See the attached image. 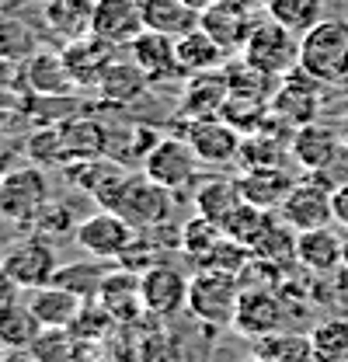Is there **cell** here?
Wrapping results in <instances>:
<instances>
[{
    "label": "cell",
    "mask_w": 348,
    "mask_h": 362,
    "mask_svg": "<svg viewBox=\"0 0 348 362\" xmlns=\"http://www.w3.org/2000/svg\"><path fill=\"white\" fill-rule=\"evenodd\" d=\"M25 77H28V88L35 90V98H66L77 88V81L66 70L63 52H39L35 49L25 63Z\"/></svg>",
    "instance_id": "obj_23"
},
{
    "label": "cell",
    "mask_w": 348,
    "mask_h": 362,
    "mask_svg": "<svg viewBox=\"0 0 348 362\" xmlns=\"http://www.w3.org/2000/svg\"><path fill=\"white\" fill-rule=\"evenodd\" d=\"M300 70L324 88L348 81V21L324 18L300 39Z\"/></svg>",
    "instance_id": "obj_1"
},
{
    "label": "cell",
    "mask_w": 348,
    "mask_h": 362,
    "mask_svg": "<svg viewBox=\"0 0 348 362\" xmlns=\"http://www.w3.org/2000/svg\"><path fill=\"white\" fill-rule=\"evenodd\" d=\"M150 88V77L143 74V66L136 59H112L98 81V90L108 105H132L136 98H143Z\"/></svg>",
    "instance_id": "obj_24"
},
{
    "label": "cell",
    "mask_w": 348,
    "mask_h": 362,
    "mask_svg": "<svg viewBox=\"0 0 348 362\" xmlns=\"http://www.w3.org/2000/svg\"><path fill=\"white\" fill-rule=\"evenodd\" d=\"M181 4H188L192 11H199V14H202V11H206L209 4H216V0H181Z\"/></svg>",
    "instance_id": "obj_48"
},
{
    "label": "cell",
    "mask_w": 348,
    "mask_h": 362,
    "mask_svg": "<svg viewBox=\"0 0 348 362\" xmlns=\"http://www.w3.org/2000/svg\"><path fill=\"white\" fill-rule=\"evenodd\" d=\"M174 45H178V63H181L185 77H192V74H206V70H216L219 63L226 59V52H223L202 28H192V32L178 35Z\"/></svg>",
    "instance_id": "obj_30"
},
{
    "label": "cell",
    "mask_w": 348,
    "mask_h": 362,
    "mask_svg": "<svg viewBox=\"0 0 348 362\" xmlns=\"http://www.w3.org/2000/svg\"><path fill=\"white\" fill-rule=\"evenodd\" d=\"M338 129H342V139H345V143H348V115H345V119H342V122H338Z\"/></svg>",
    "instance_id": "obj_49"
},
{
    "label": "cell",
    "mask_w": 348,
    "mask_h": 362,
    "mask_svg": "<svg viewBox=\"0 0 348 362\" xmlns=\"http://www.w3.org/2000/svg\"><path fill=\"white\" fill-rule=\"evenodd\" d=\"M331 209H335V223L348 230V185H338L331 192Z\"/></svg>",
    "instance_id": "obj_44"
},
{
    "label": "cell",
    "mask_w": 348,
    "mask_h": 362,
    "mask_svg": "<svg viewBox=\"0 0 348 362\" xmlns=\"http://www.w3.org/2000/svg\"><path fill=\"white\" fill-rule=\"evenodd\" d=\"M268 223H272V209H261V206H255V202L244 199V202L223 220V233L251 247L261 233H265V226Z\"/></svg>",
    "instance_id": "obj_38"
},
{
    "label": "cell",
    "mask_w": 348,
    "mask_h": 362,
    "mask_svg": "<svg viewBox=\"0 0 348 362\" xmlns=\"http://www.w3.org/2000/svg\"><path fill=\"white\" fill-rule=\"evenodd\" d=\"M240 56L248 63H255L258 70L282 81V77L300 70V35L282 28L279 21H272L265 14V18H258V25H255V32H251V39H248Z\"/></svg>",
    "instance_id": "obj_4"
},
{
    "label": "cell",
    "mask_w": 348,
    "mask_h": 362,
    "mask_svg": "<svg viewBox=\"0 0 348 362\" xmlns=\"http://www.w3.org/2000/svg\"><path fill=\"white\" fill-rule=\"evenodd\" d=\"M289 136H272V133H251L244 136V146H240V168H282L289 160Z\"/></svg>",
    "instance_id": "obj_33"
},
{
    "label": "cell",
    "mask_w": 348,
    "mask_h": 362,
    "mask_svg": "<svg viewBox=\"0 0 348 362\" xmlns=\"http://www.w3.org/2000/svg\"><path fill=\"white\" fill-rule=\"evenodd\" d=\"M35 52L32 32L18 21V18H4L0 14V59H21Z\"/></svg>",
    "instance_id": "obj_42"
},
{
    "label": "cell",
    "mask_w": 348,
    "mask_h": 362,
    "mask_svg": "<svg viewBox=\"0 0 348 362\" xmlns=\"http://www.w3.org/2000/svg\"><path fill=\"white\" fill-rule=\"evenodd\" d=\"M345 251V233H338L335 226H317V230H303L296 233V262L313 275H327L335 272Z\"/></svg>",
    "instance_id": "obj_22"
},
{
    "label": "cell",
    "mask_w": 348,
    "mask_h": 362,
    "mask_svg": "<svg viewBox=\"0 0 348 362\" xmlns=\"http://www.w3.org/2000/svg\"><path fill=\"white\" fill-rule=\"evenodd\" d=\"M248 362H272V359H265V356H251Z\"/></svg>",
    "instance_id": "obj_51"
},
{
    "label": "cell",
    "mask_w": 348,
    "mask_h": 362,
    "mask_svg": "<svg viewBox=\"0 0 348 362\" xmlns=\"http://www.w3.org/2000/svg\"><path fill=\"white\" fill-rule=\"evenodd\" d=\"M310 345L317 362H348V317L320 320L310 331Z\"/></svg>",
    "instance_id": "obj_35"
},
{
    "label": "cell",
    "mask_w": 348,
    "mask_h": 362,
    "mask_svg": "<svg viewBox=\"0 0 348 362\" xmlns=\"http://www.w3.org/2000/svg\"><path fill=\"white\" fill-rule=\"evenodd\" d=\"M146 32V14L143 0H94V18H91V35L112 42L115 49L132 45Z\"/></svg>",
    "instance_id": "obj_15"
},
{
    "label": "cell",
    "mask_w": 348,
    "mask_h": 362,
    "mask_svg": "<svg viewBox=\"0 0 348 362\" xmlns=\"http://www.w3.org/2000/svg\"><path fill=\"white\" fill-rule=\"evenodd\" d=\"M265 14L303 39L317 21H324V0H268Z\"/></svg>",
    "instance_id": "obj_32"
},
{
    "label": "cell",
    "mask_w": 348,
    "mask_h": 362,
    "mask_svg": "<svg viewBox=\"0 0 348 362\" xmlns=\"http://www.w3.org/2000/svg\"><path fill=\"white\" fill-rule=\"evenodd\" d=\"M0 362H35L32 352H21V349H0Z\"/></svg>",
    "instance_id": "obj_46"
},
{
    "label": "cell",
    "mask_w": 348,
    "mask_h": 362,
    "mask_svg": "<svg viewBox=\"0 0 348 362\" xmlns=\"http://www.w3.org/2000/svg\"><path fill=\"white\" fill-rule=\"evenodd\" d=\"M0 262H4V269L11 272V279H14L21 289L49 286V282L56 279V272H59L56 247L49 244L45 233H32V237L11 240V244L0 251Z\"/></svg>",
    "instance_id": "obj_6"
},
{
    "label": "cell",
    "mask_w": 348,
    "mask_h": 362,
    "mask_svg": "<svg viewBox=\"0 0 348 362\" xmlns=\"http://www.w3.org/2000/svg\"><path fill=\"white\" fill-rule=\"evenodd\" d=\"M251 255L255 258H268V262H289L296 258V230L286 223L282 216H272V223L265 226L258 240L251 244Z\"/></svg>",
    "instance_id": "obj_37"
},
{
    "label": "cell",
    "mask_w": 348,
    "mask_h": 362,
    "mask_svg": "<svg viewBox=\"0 0 348 362\" xmlns=\"http://www.w3.org/2000/svg\"><path fill=\"white\" fill-rule=\"evenodd\" d=\"M226 74V88H230V98H244V101H272V94L279 90V77L258 70L255 63H248L244 56L223 70Z\"/></svg>",
    "instance_id": "obj_29"
},
{
    "label": "cell",
    "mask_w": 348,
    "mask_h": 362,
    "mask_svg": "<svg viewBox=\"0 0 348 362\" xmlns=\"http://www.w3.org/2000/svg\"><path fill=\"white\" fill-rule=\"evenodd\" d=\"M258 25V11H248L240 4L230 0H216L199 14V28L223 49V52H244V45L251 39Z\"/></svg>",
    "instance_id": "obj_14"
},
{
    "label": "cell",
    "mask_w": 348,
    "mask_h": 362,
    "mask_svg": "<svg viewBox=\"0 0 348 362\" xmlns=\"http://www.w3.org/2000/svg\"><path fill=\"white\" fill-rule=\"evenodd\" d=\"M331 185L317 178V175H306L303 181H296L286 195V202L279 206V216L293 226L296 233L303 230H317V226H331L335 223V209H331Z\"/></svg>",
    "instance_id": "obj_9"
},
{
    "label": "cell",
    "mask_w": 348,
    "mask_h": 362,
    "mask_svg": "<svg viewBox=\"0 0 348 362\" xmlns=\"http://www.w3.org/2000/svg\"><path fill=\"white\" fill-rule=\"evenodd\" d=\"M237 334L261 341L275 331H286V307L282 296L275 289H240L237 310H233V324Z\"/></svg>",
    "instance_id": "obj_11"
},
{
    "label": "cell",
    "mask_w": 348,
    "mask_h": 362,
    "mask_svg": "<svg viewBox=\"0 0 348 362\" xmlns=\"http://www.w3.org/2000/svg\"><path fill=\"white\" fill-rule=\"evenodd\" d=\"M342 143H345V139H342V129H338V126L306 122L300 129H293V136H289V153H293V160L310 175V171L327 168V160L338 153Z\"/></svg>",
    "instance_id": "obj_18"
},
{
    "label": "cell",
    "mask_w": 348,
    "mask_h": 362,
    "mask_svg": "<svg viewBox=\"0 0 348 362\" xmlns=\"http://www.w3.org/2000/svg\"><path fill=\"white\" fill-rule=\"evenodd\" d=\"M192 188H195V195H192L195 213L206 216V220H213V223H219V226H223V220L244 202L240 181L237 178H199Z\"/></svg>",
    "instance_id": "obj_25"
},
{
    "label": "cell",
    "mask_w": 348,
    "mask_h": 362,
    "mask_svg": "<svg viewBox=\"0 0 348 362\" xmlns=\"http://www.w3.org/2000/svg\"><path fill=\"white\" fill-rule=\"evenodd\" d=\"M98 307L108 314V320L132 324L136 317H143V293H139V272H108L101 289H98Z\"/></svg>",
    "instance_id": "obj_20"
},
{
    "label": "cell",
    "mask_w": 348,
    "mask_h": 362,
    "mask_svg": "<svg viewBox=\"0 0 348 362\" xmlns=\"http://www.w3.org/2000/svg\"><path fill=\"white\" fill-rule=\"evenodd\" d=\"M129 56L143 66V74L150 77V84H164V81H181V77H185V70H181V63H178L174 35L146 28V32L129 45Z\"/></svg>",
    "instance_id": "obj_16"
},
{
    "label": "cell",
    "mask_w": 348,
    "mask_h": 362,
    "mask_svg": "<svg viewBox=\"0 0 348 362\" xmlns=\"http://www.w3.org/2000/svg\"><path fill=\"white\" fill-rule=\"evenodd\" d=\"M39 334H42V324H39V317L32 314L28 303H21V300L0 303V349L28 352Z\"/></svg>",
    "instance_id": "obj_28"
},
{
    "label": "cell",
    "mask_w": 348,
    "mask_h": 362,
    "mask_svg": "<svg viewBox=\"0 0 348 362\" xmlns=\"http://www.w3.org/2000/svg\"><path fill=\"white\" fill-rule=\"evenodd\" d=\"M105 275H108V269L81 262V265H59L52 282H56V286H66V289H74V293H81L84 300H98V289H101Z\"/></svg>",
    "instance_id": "obj_41"
},
{
    "label": "cell",
    "mask_w": 348,
    "mask_h": 362,
    "mask_svg": "<svg viewBox=\"0 0 348 362\" xmlns=\"http://www.w3.org/2000/svg\"><path fill=\"white\" fill-rule=\"evenodd\" d=\"M310 175H317V178L324 181V185H331V188L348 185V143H342V146H338V153L327 160V168H320V171H310Z\"/></svg>",
    "instance_id": "obj_43"
},
{
    "label": "cell",
    "mask_w": 348,
    "mask_h": 362,
    "mask_svg": "<svg viewBox=\"0 0 348 362\" xmlns=\"http://www.w3.org/2000/svg\"><path fill=\"white\" fill-rule=\"evenodd\" d=\"M240 300V279L219 275V272H199L188 286V310L206 324H233V310Z\"/></svg>",
    "instance_id": "obj_8"
},
{
    "label": "cell",
    "mask_w": 348,
    "mask_h": 362,
    "mask_svg": "<svg viewBox=\"0 0 348 362\" xmlns=\"http://www.w3.org/2000/svg\"><path fill=\"white\" fill-rule=\"evenodd\" d=\"M18 289H21V286H18V282L11 279V272L4 269V262H0V303L14 300V296H18Z\"/></svg>",
    "instance_id": "obj_45"
},
{
    "label": "cell",
    "mask_w": 348,
    "mask_h": 362,
    "mask_svg": "<svg viewBox=\"0 0 348 362\" xmlns=\"http://www.w3.org/2000/svg\"><path fill=\"white\" fill-rule=\"evenodd\" d=\"M25 303L32 307V314L39 317L42 327H74L81 320V314L87 310V300L81 293H74L66 286H56V282L28 289Z\"/></svg>",
    "instance_id": "obj_19"
},
{
    "label": "cell",
    "mask_w": 348,
    "mask_h": 362,
    "mask_svg": "<svg viewBox=\"0 0 348 362\" xmlns=\"http://www.w3.org/2000/svg\"><path fill=\"white\" fill-rule=\"evenodd\" d=\"M237 181H240V195L261 209H279L286 202L289 188L296 185L282 168H248Z\"/></svg>",
    "instance_id": "obj_27"
},
{
    "label": "cell",
    "mask_w": 348,
    "mask_h": 362,
    "mask_svg": "<svg viewBox=\"0 0 348 362\" xmlns=\"http://www.w3.org/2000/svg\"><path fill=\"white\" fill-rule=\"evenodd\" d=\"M143 14H146V28L174 35V39L199 28V11H192L181 0H143Z\"/></svg>",
    "instance_id": "obj_31"
},
{
    "label": "cell",
    "mask_w": 348,
    "mask_h": 362,
    "mask_svg": "<svg viewBox=\"0 0 348 362\" xmlns=\"http://www.w3.org/2000/svg\"><path fill=\"white\" fill-rule=\"evenodd\" d=\"M143 175L164 185L168 192H185L188 185L199 181V153L185 136H161L146 153H143Z\"/></svg>",
    "instance_id": "obj_5"
},
{
    "label": "cell",
    "mask_w": 348,
    "mask_h": 362,
    "mask_svg": "<svg viewBox=\"0 0 348 362\" xmlns=\"http://www.w3.org/2000/svg\"><path fill=\"white\" fill-rule=\"evenodd\" d=\"M49 202H52V192H49V178H45L42 164L7 168L0 175V216L7 223H39Z\"/></svg>",
    "instance_id": "obj_3"
},
{
    "label": "cell",
    "mask_w": 348,
    "mask_h": 362,
    "mask_svg": "<svg viewBox=\"0 0 348 362\" xmlns=\"http://www.w3.org/2000/svg\"><path fill=\"white\" fill-rule=\"evenodd\" d=\"M35 362H74L77 356V334L74 327H42L35 345L28 349Z\"/></svg>",
    "instance_id": "obj_40"
},
{
    "label": "cell",
    "mask_w": 348,
    "mask_h": 362,
    "mask_svg": "<svg viewBox=\"0 0 348 362\" xmlns=\"http://www.w3.org/2000/svg\"><path fill=\"white\" fill-rule=\"evenodd\" d=\"M136 237V226L126 223L115 209H98L84 216L77 230H74V240L84 247L94 262H108V258H122V251L132 244Z\"/></svg>",
    "instance_id": "obj_10"
},
{
    "label": "cell",
    "mask_w": 348,
    "mask_h": 362,
    "mask_svg": "<svg viewBox=\"0 0 348 362\" xmlns=\"http://www.w3.org/2000/svg\"><path fill=\"white\" fill-rule=\"evenodd\" d=\"M345 233V251H342V262H345V269H348V230H342Z\"/></svg>",
    "instance_id": "obj_50"
},
{
    "label": "cell",
    "mask_w": 348,
    "mask_h": 362,
    "mask_svg": "<svg viewBox=\"0 0 348 362\" xmlns=\"http://www.w3.org/2000/svg\"><path fill=\"white\" fill-rule=\"evenodd\" d=\"M35 101V90L28 88L25 66H14L11 59H0V115L28 112Z\"/></svg>",
    "instance_id": "obj_36"
},
{
    "label": "cell",
    "mask_w": 348,
    "mask_h": 362,
    "mask_svg": "<svg viewBox=\"0 0 348 362\" xmlns=\"http://www.w3.org/2000/svg\"><path fill=\"white\" fill-rule=\"evenodd\" d=\"M188 286H192V279L174 265H164V262L150 265L146 272H139L143 310L153 317H174L178 310L188 307Z\"/></svg>",
    "instance_id": "obj_13"
},
{
    "label": "cell",
    "mask_w": 348,
    "mask_h": 362,
    "mask_svg": "<svg viewBox=\"0 0 348 362\" xmlns=\"http://www.w3.org/2000/svg\"><path fill=\"white\" fill-rule=\"evenodd\" d=\"M105 209H115L126 223H132L136 230H153L164 226L171 220V192L164 185H157L146 175H126L112 188V195L101 202Z\"/></svg>",
    "instance_id": "obj_2"
},
{
    "label": "cell",
    "mask_w": 348,
    "mask_h": 362,
    "mask_svg": "<svg viewBox=\"0 0 348 362\" xmlns=\"http://www.w3.org/2000/svg\"><path fill=\"white\" fill-rule=\"evenodd\" d=\"M230 4H240V7H248V11H261L268 0H230Z\"/></svg>",
    "instance_id": "obj_47"
},
{
    "label": "cell",
    "mask_w": 348,
    "mask_h": 362,
    "mask_svg": "<svg viewBox=\"0 0 348 362\" xmlns=\"http://www.w3.org/2000/svg\"><path fill=\"white\" fill-rule=\"evenodd\" d=\"M63 59H66V70L70 77L77 81V88H98L105 66L115 59V45L98 39V35H84V39H74L63 49Z\"/></svg>",
    "instance_id": "obj_21"
},
{
    "label": "cell",
    "mask_w": 348,
    "mask_h": 362,
    "mask_svg": "<svg viewBox=\"0 0 348 362\" xmlns=\"http://www.w3.org/2000/svg\"><path fill=\"white\" fill-rule=\"evenodd\" d=\"M255 356H265L272 362H317L310 334H289V331H275V334L261 338Z\"/></svg>",
    "instance_id": "obj_39"
},
{
    "label": "cell",
    "mask_w": 348,
    "mask_h": 362,
    "mask_svg": "<svg viewBox=\"0 0 348 362\" xmlns=\"http://www.w3.org/2000/svg\"><path fill=\"white\" fill-rule=\"evenodd\" d=\"M320 81H313L310 74L296 70L289 77L279 81V90L272 94V115L279 126H289V129H300L306 122H317L320 108H324V98H320Z\"/></svg>",
    "instance_id": "obj_7"
},
{
    "label": "cell",
    "mask_w": 348,
    "mask_h": 362,
    "mask_svg": "<svg viewBox=\"0 0 348 362\" xmlns=\"http://www.w3.org/2000/svg\"><path fill=\"white\" fill-rule=\"evenodd\" d=\"M219 240H223V226L206 220V216H199V213L178 230V244H181L185 258H192L195 265H202L213 255V247H216Z\"/></svg>",
    "instance_id": "obj_34"
},
{
    "label": "cell",
    "mask_w": 348,
    "mask_h": 362,
    "mask_svg": "<svg viewBox=\"0 0 348 362\" xmlns=\"http://www.w3.org/2000/svg\"><path fill=\"white\" fill-rule=\"evenodd\" d=\"M185 81H188L185 90H181V115H185V122L223 115V108H226V101H230L226 74L206 70V74H192V77H185Z\"/></svg>",
    "instance_id": "obj_17"
},
{
    "label": "cell",
    "mask_w": 348,
    "mask_h": 362,
    "mask_svg": "<svg viewBox=\"0 0 348 362\" xmlns=\"http://www.w3.org/2000/svg\"><path fill=\"white\" fill-rule=\"evenodd\" d=\"M181 136L192 143V150L199 153L202 164L223 168V164L240 160L244 133L237 126H230L223 115H216V119H192V122H185V133Z\"/></svg>",
    "instance_id": "obj_12"
},
{
    "label": "cell",
    "mask_w": 348,
    "mask_h": 362,
    "mask_svg": "<svg viewBox=\"0 0 348 362\" xmlns=\"http://www.w3.org/2000/svg\"><path fill=\"white\" fill-rule=\"evenodd\" d=\"M91 18H94V0H45L42 4V25L66 42L91 35Z\"/></svg>",
    "instance_id": "obj_26"
}]
</instances>
